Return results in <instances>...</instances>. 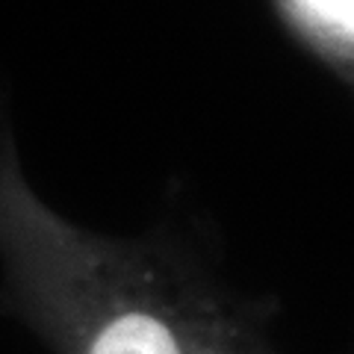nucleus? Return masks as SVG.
I'll return each instance as SVG.
<instances>
[{
  "label": "nucleus",
  "instance_id": "obj_1",
  "mask_svg": "<svg viewBox=\"0 0 354 354\" xmlns=\"http://www.w3.org/2000/svg\"><path fill=\"white\" fill-rule=\"evenodd\" d=\"M0 257L68 354H266L162 242L95 236L53 213L3 121Z\"/></svg>",
  "mask_w": 354,
  "mask_h": 354
},
{
  "label": "nucleus",
  "instance_id": "obj_2",
  "mask_svg": "<svg viewBox=\"0 0 354 354\" xmlns=\"http://www.w3.org/2000/svg\"><path fill=\"white\" fill-rule=\"evenodd\" d=\"M286 39L319 68L351 83L354 71V0H269Z\"/></svg>",
  "mask_w": 354,
  "mask_h": 354
}]
</instances>
